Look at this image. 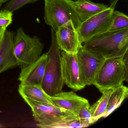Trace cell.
Segmentation results:
<instances>
[{
	"label": "cell",
	"mask_w": 128,
	"mask_h": 128,
	"mask_svg": "<svg viewBox=\"0 0 128 128\" xmlns=\"http://www.w3.org/2000/svg\"><path fill=\"white\" fill-rule=\"evenodd\" d=\"M83 46L105 59L124 56L128 52V28L96 35L84 42Z\"/></svg>",
	"instance_id": "1"
},
{
	"label": "cell",
	"mask_w": 128,
	"mask_h": 128,
	"mask_svg": "<svg viewBox=\"0 0 128 128\" xmlns=\"http://www.w3.org/2000/svg\"><path fill=\"white\" fill-rule=\"evenodd\" d=\"M128 80V52L124 56L106 59L93 84L101 93L122 85Z\"/></svg>",
	"instance_id": "2"
},
{
	"label": "cell",
	"mask_w": 128,
	"mask_h": 128,
	"mask_svg": "<svg viewBox=\"0 0 128 128\" xmlns=\"http://www.w3.org/2000/svg\"><path fill=\"white\" fill-rule=\"evenodd\" d=\"M44 20L55 32L68 26L77 30L82 22L70 3V0H44Z\"/></svg>",
	"instance_id": "3"
},
{
	"label": "cell",
	"mask_w": 128,
	"mask_h": 128,
	"mask_svg": "<svg viewBox=\"0 0 128 128\" xmlns=\"http://www.w3.org/2000/svg\"><path fill=\"white\" fill-rule=\"evenodd\" d=\"M52 42L47 52L48 60L42 84L45 92L50 96L62 92L64 83L62 75L61 50L56 39L55 32L51 28Z\"/></svg>",
	"instance_id": "4"
},
{
	"label": "cell",
	"mask_w": 128,
	"mask_h": 128,
	"mask_svg": "<svg viewBox=\"0 0 128 128\" xmlns=\"http://www.w3.org/2000/svg\"><path fill=\"white\" fill-rule=\"evenodd\" d=\"M44 44L38 37H31L22 28H18L14 38L13 52L18 66L24 67L30 64L42 55Z\"/></svg>",
	"instance_id": "5"
},
{
	"label": "cell",
	"mask_w": 128,
	"mask_h": 128,
	"mask_svg": "<svg viewBox=\"0 0 128 128\" xmlns=\"http://www.w3.org/2000/svg\"><path fill=\"white\" fill-rule=\"evenodd\" d=\"M23 98L31 108L33 116L37 122V127L44 128L48 124L79 119L72 113L54 105L36 102L26 97Z\"/></svg>",
	"instance_id": "6"
},
{
	"label": "cell",
	"mask_w": 128,
	"mask_h": 128,
	"mask_svg": "<svg viewBox=\"0 0 128 128\" xmlns=\"http://www.w3.org/2000/svg\"><path fill=\"white\" fill-rule=\"evenodd\" d=\"M114 8H108L82 22L77 31L82 43L92 37L108 31Z\"/></svg>",
	"instance_id": "7"
},
{
	"label": "cell",
	"mask_w": 128,
	"mask_h": 128,
	"mask_svg": "<svg viewBox=\"0 0 128 128\" xmlns=\"http://www.w3.org/2000/svg\"><path fill=\"white\" fill-rule=\"evenodd\" d=\"M76 55L83 82L86 86L93 84L105 58L83 46L79 48Z\"/></svg>",
	"instance_id": "8"
},
{
	"label": "cell",
	"mask_w": 128,
	"mask_h": 128,
	"mask_svg": "<svg viewBox=\"0 0 128 128\" xmlns=\"http://www.w3.org/2000/svg\"><path fill=\"white\" fill-rule=\"evenodd\" d=\"M60 54L62 75L64 84L76 91L84 89L86 85L82 78L76 54L62 51Z\"/></svg>",
	"instance_id": "9"
},
{
	"label": "cell",
	"mask_w": 128,
	"mask_h": 128,
	"mask_svg": "<svg viewBox=\"0 0 128 128\" xmlns=\"http://www.w3.org/2000/svg\"><path fill=\"white\" fill-rule=\"evenodd\" d=\"M48 60L47 53L28 66L21 68L18 80L22 85H42Z\"/></svg>",
	"instance_id": "10"
},
{
	"label": "cell",
	"mask_w": 128,
	"mask_h": 128,
	"mask_svg": "<svg viewBox=\"0 0 128 128\" xmlns=\"http://www.w3.org/2000/svg\"><path fill=\"white\" fill-rule=\"evenodd\" d=\"M50 99L53 105L70 112L78 117L81 108L89 102L87 100L72 92L62 91L50 96Z\"/></svg>",
	"instance_id": "11"
},
{
	"label": "cell",
	"mask_w": 128,
	"mask_h": 128,
	"mask_svg": "<svg viewBox=\"0 0 128 128\" xmlns=\"http://www.w3.org/2000/svg\"><path fill=\"white\" fill-rule=\"evenodd\" d=\"M58 46L62 51L68 54H76L82 46L77 30L68 26L59 28L55 32Z\"/></svg>",
	"instance_id": "12"
},
{
	"label": "cell",
	"mask_w": 128,
	"mask_h": 128,
	"mask_svg": "<svg viewBox=\"0 0 128 128\" xmlns=\"http://www.w3.org/2000/svg\"><path fill=\"white\" fill-rule=\"evenodd\" d=\"M14 33L6 30L0 43V74L18 66L13 52Z\"/></svg>",
	"instance_id": "13"
},
{
	"label": "cell",
	"mask_w": 128,
	"mask_h": 128,
	"mask_svg": "<svg viewBox=\"0 0 128 128\" xmlns=\"http://www.w3.org/2000/svg\"><path fill=\"white\" fill-rule=\"evenodd\" d=\"M70 3L82 22L108 8L104 4L95 3L90 0H70Z\"/></svg>",
	"instance_id": "14"
},
{
	"label": "cell",
	"mask_w": 128,
	"mask_h": 128,
	"mask_svg": "<svg viewBox=\"0 0 128 128\" xmlns=\"http://www.w3.org/2000/svg\"><path fill=\"white\" fill-rule=\"evenodd\" d=\"M18 91L22 98L26 97L36 102L53 104L50 96L45 92L40 84H20Z\"/></svg>",
	"instance_id": "15"
},
{
	"label": "cell",
	"mask_w": 128,
	"mask_h": 128,
	"mask_svg": "<svg viewBox=\"0 0 128 128\" xmlns=\"http://www.w3.org/2000/svg\"><path fill=\"white\" fill-rule=\"evenodd\" d=\"M128 88L122 85L114 89L109 97L107 109L103 117L106 118L120 107L124 100L128 97Z\"/></svg>",
	"instance_id": "16"
},
{
	"label": "cell",
	"mask_w": 128,
	"mask_h": 128,
	"mask_svg": "<svg viewBox=\"0 0 128 128\" xmlns=\"http://www.w3.org/2000/svg\"><path fill=\"white\" fill-rule=\"evenodd\" d=\"M114 89H108L104 91L102 93L101 98L90 106V110L92 116L91 124L96 122L101 118L103 117L107 109L109 97Z\"/></svg>",
	"instance_id": "17"
},
{
	"label": "cell",
	"mask_w": 128,
	"mask_h": 128,
	"mask_svg": "<svg viewBox=\"0 0 128 128\" xmlns=\"http://www.w3.org/2000/svg\"><path fill=\"white\" fill-rule=\"evenodd\" d=\"M128 28V17L118 11H114L108 31H116Z\"/></svg>",
	"instance_id": "18"
},
{
	"label": "cell",
	"mask_w": 128,
	"mask_h": 128,
	"mask_svg": "<svg viewBox=\"0 0 128 128\" xmlns=\"http://www.w3.org/2000/svg\"><path fill=\"white\" fill-rule=\"evenodd\" d=\"M90 106L89 102L86 103L82 106L78 113L79 121L85 127H88L92 124V116L90 110Z\"/></svg>",
	"instance_id": "19"
},
{
	"label": "cell",
	"mask_w": 128,
	"mask_h": 128,
	"mask_svg": "<svg viewBox=\"0 0 128 128\" xmlns=\"http://www.w3.org/2000/svg\"><path fill=\"white\" fill-rule=\"evenodd\" d=\"M84 126L81 123L79 119L70 120L59 123L53 124L46 125L44 128H80Z\"/></svg>",
	"instance_id": "20"
},
{
	"label": "cell",
	"mask_w": 128,
	"mask_h": 128,
	"mask_svg": "<svg viewBox=\"0 0 128 128\" xmlns=\"http://www.w3.org/2000/svg\"><path fill=\"white\" fill-rule=\"evenodd\" d=\"M38 0H11L4 6V10L13 12L26 4L36 2Z\"/></svg>",
	"instance_id": "21"
},
{
	"label": "cell",
	"mask_w": 128,
	"mask_h": 128,
	"mask_svg": "<svg viewBox=\"0 0 128 128\" xmlns=\"http://www.w3.org/2000/svg\"><path fill=\"white\" fill-rule=\"evenodd\" d=\"M12 21V12L4 9L0 11V27L6 28Z\"/></svg>",
	"instance_id": "22"
},
{
	"label": "cell",
	"mask_w": 128,
	"mask_h": 128,
	"mask_svg": "<svg viewBox=\"0 0 128 128\" xmlns=\"http://www.w3.org/2000/svg\"><path fill=\"white\" fill-rule=\"evenodd\" d=\"M6 30V28H5L1 27H0V43H1L4 36L5 32Z\"/></svg>",
	"instance_id": "23"
},
{
	"label": "cell",
	"mask_w": 128,
	"mask_h": 128,
	"mask_svg": "<svg viewBox=\"0 0 128 128\" xmlns=\"http://www.w3.org/2000/svg\"><path fill=\"white\" fill-rule=\"evenodd\" d=\"M118 0H110L111 5L110 7L114 8Z\"/></svg>",
	"instance_id": "24"
},
{
	"label": "cell",
	"mask_w": 128,
	"mask_h": 128,
	"mask_svg": "<svg viewBox=\"0 0 128 128\" xmlns=\"http://www.w3.org/2000/svg\"><path fill=\"white\" fill-rule=\"evenodd\" d=\"M9 0H0V3L2 5V4L8 1Z\"/></svg>",
	"instance_id": "25"
},
{
	"label": "cell",
	"mask_w": 128,
	"mask_h": 128,
	"mask_svg": "<svg viewBox=\"0 0 128 128\" xmlns=\"http://www.w3.org/2000/svg\"><path fill=\"white\" fill-rule=\"evenodd\" d=\"M2 127V125H1V124H0V127Z\"/></svg>",
	"instance_id": "26"
},
{
	"label": "cell",
	"mask_w": 128,
	"mask_h": 128,
	"mask_svg": "<svg viewBox=\"0 0 128 128\" xmlns=\"http://www.w3.org/2000/svg\"><path fill=\"white\" fill-rule=\"evenodd\" d=\"M1 5H1V4H0V6H1Z\"/></svg>",
	"instance_id": "27"
}]
</instances>
